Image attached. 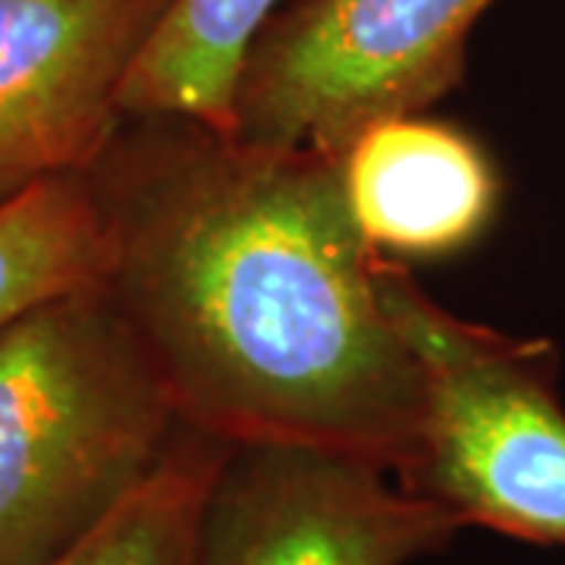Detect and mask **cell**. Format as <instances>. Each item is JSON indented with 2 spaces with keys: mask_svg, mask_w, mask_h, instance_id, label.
Returning a JSON list of instances; mask_svg holds the SVG:
<instances>
[{
  "mask_svg": "<svg viewBox=\"0 0 565 565\" xmlns=\"http://www.w3.org/2000/svg\"><path fill=\"white\" fill-rule=\"evenodd\" d=\"M280 0H170L122 82L126 117H189L233 132L248 47Z\"/></svg>",
  "mask_w": 565,
  "mask_h": 565,
  "instance_id": "obj_8",
  "label": "cell"
},
{
  "mask_svg": "<svg viewBox=\"0 0 565 565\" xmlns=\"http://www.w3.org/2000/svg\"><path fill=\"white\" fill-rule=\"evenodd\" d=\"M381 289L424 374L422 459L403 484L487 527L565 546V403L546 337L468 321L381 255Z\"/></svg>",
  "mask_w": 565,
  "mask_h": 565,
  "instance_id": "obj_3",
  "label": "cell"
},
{
  "mask_svg": "<svg viewBox=\"0 0 565 565\" xmlns=\"http://www.w3.org/2000/svg\"><path fill=\"white\" fill-rule=\"evenodd\" d=\"M364 243L393 262H444L497 221L503 182L484 145L424 114L371 122L340 154Z\"/></svg>",
  "mask_w": 565,
  "mask_h": 565,
  "instance_id": "obj_7",
  "label": "cell"
},
{
  "mask_svg": "<svg viewBox=\"0 0 565 565\" xmlns=\"http://www.w3.org/2000/svg\"><path fill=\"white\" fill-rule=\"evenodd\" d=\"M170 0H0V202L85 173Z\"/></svg>",
  "mask_w": 565,
  "mask_h": 565,
  "instance_id": "obj_6",
  "label": "cell"
},
{
  "mask_svg": "<svg viewBox=\"0 0 565 565\" xmlns=\"http://www.w3.org/2000/svg\"><path fill=\"white\" fill-rule=\"evenodd\" d=\"M110 245L85 173L0 202V330L35 305L104 282Z\"/></svg>",
  "mask_w": 565,
  "mask_h": 565,
  "instance_id": "obj_9",
  "label": "cell"
},
{
  "mask_svg": "<svg viewBox=\"0 0 565 565\" xmlns=\"http://www.w3.org/2000/svg\"><path fill=\"white\" fill-rule=\"evenodd\" d=\"M230 449L221 437L182 427L158 471L51 565H195L204 500Z\"/></svg>",
  "mask_w": 565,
  "mask_h": 565,
  "instance_id": "obj_10",
  "label": "cell"
},
{
  "mask_svg": "<svg viewBox=\"0 0 565 565\" xmlns=\"http://www.w3.org/2000/svg\"><path fill=\"white\" fill-rule=\"evenodd\" d=\"M180 408L107 282L0 330V565H51L163 462Z\"/></svg>",
  "mask_w": 565,
  "mask_h": 565,
  "instance_id": "obj_2",
  "label": "cell"
},
{
  "mask_svg": "<svg viewBox=\"0 0 565 565\" xmlns=\"http://www.w3.org/2000/svg\"><path fill=\"white\" fill-rule=\"evenodd\" d=\"M462 522L377 465L308 446H233L204 500L195 565H408Z\"/></svg>",
  "mask_w": 565,
  "mask_h": 565,
  "instance_id": "obj_5",
  "label": "cell"
},
{
  "mask_svg": "<svg viewBox=\"0 0 565 565\" xmlns=\"http://www.w3.org/2000/svg\"><path fill=\"white\" fill-rule=\"evenodd\" d=\"M497 0H292L248 47L233 132L340 158L371 122L424 114L465 73Z\"/></svg>",
  "mask_w": 565,
  "mask_h": 565,
  "instance_id": "obj_4",
  "label": "cell"
},
{
  "mask_svg": "<svg viewBox=\"0 0 565 565\" xmlns=\"http://www.w3.org/2000/svg\"><path fill=\"white\" fill-rule=\"evenodd\" d=\"M107 289L185 427L340 452L405 481L424 374L349 211L340 158L189 117H126L85 170Z\"/></svg>",
  "mask_w": 565,
  "mask_h": 565,
  "instance_id": "obj_1",
  "label": "cell"
}]
</instances>
